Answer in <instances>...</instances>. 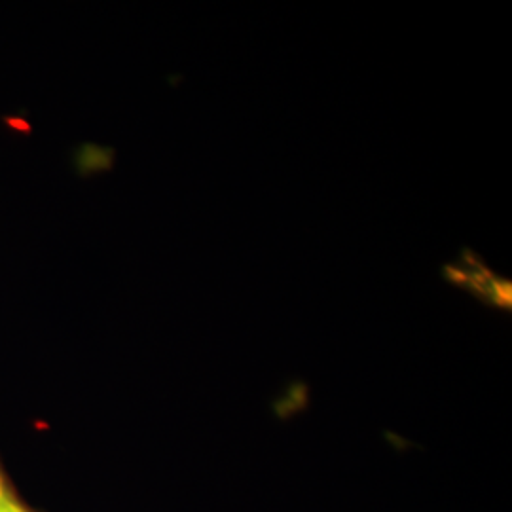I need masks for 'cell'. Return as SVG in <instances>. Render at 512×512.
Instances as JSON below:
<instances>
[{
    "label": "cell",
    "instance_id": "3957f363",
    "mask_svg": "<svg viewBox=\"0 0 512 512\" xmlns=\"http://www.w3.org/2000/svg\"><path fill=\"white\" fill-rule=\"evenodd\" d=\"M93 150H95V147L86 145V147L78 148V152H76V167L82 175H88L90 171L93 173V171H99V169H109L112 165V162L97 160Z\"/></svg>",
    "mask_w": 512,
    "mask_h": 512
},
{
    "label": "cell",
    "instance_id": "6da1fadb",
    "mask_svg": "<svg viewBox=\"0 0 512 512\" xmlns=\"http://www.w3.org/2000/svg\"><path fill=\"white\" fill-rule=\"evenodd\" d=\"M442 275L452 285L475 294L484 304L499 310H511V281L495 275L473 251L465 249L458 262L442 268Z\"/></svg>",
    "mask_w": 512,
    "mask_h": 512
},
{
    "label": "cell",
    "instance_id": "277c9868",
    "mask_svg": "<svg viewBox=\"0 0 512 512\" xmlns=\"http://www.w3.org/2000/svg\"><path fill=\"white\" fill-rule=\"evenodd\" d=\"M2 122H4L8 128L12 129V131L21 133V135H31V133H33L31 122H27L23 116H4Z\"/></svg>",
    "mask_w": 512,
    "mask_h": 512
},
{
    "label": "cell",
    "instance_id": "7a4b0ae2",
    "mask_svg": "<svg viewBox=\"0 0 512 512\" xmlns=\"http://www.w3.org/2000/svg\"><path fill=\"white\" fill-rule=\"evenodd\" d=\"M0 512H44L31 505L19 492L18 484L0 458Z\"/></svg>",
    "mask_w": 512,
    "mask_h": 512
}]
</instances>
